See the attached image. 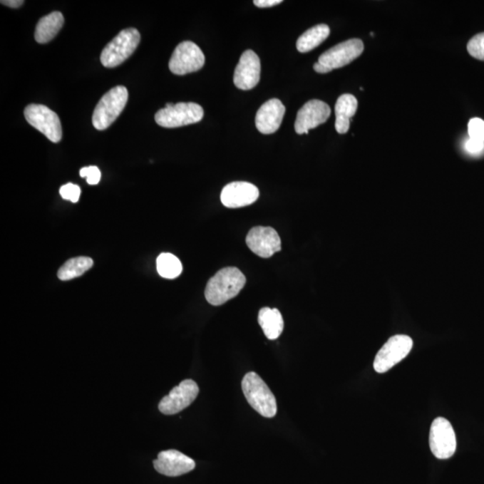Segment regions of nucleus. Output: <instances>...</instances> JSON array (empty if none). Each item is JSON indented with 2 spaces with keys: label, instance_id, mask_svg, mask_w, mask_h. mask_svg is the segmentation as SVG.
I'll list each match as a JSON object with an SVG mask.
<instances>
[{
  "label": "nucleus",
  "instance_id": "nucleus-1",
  "mask_svg": "<svg viewBox=\"0 0 484 484\" xmlns=\"http://www.w3.org/2000/svg\"><path fill=\"white\" fill-rule=\"evenodd\" d=\"M246 284V277L236 267H225L208 281L205 296L209 304L214 306L225 304L236 297Z\"/></svg>",
  "mask_w": 484,
  "mask_h": 484
},
{
  "label": "nucleus",
  "instance_id": "nucleus-2",
  "mask_svg": "<svg viewBox=\"0 0 484 484\" xmlns=\"http://www.w3.org/2000/svg\"><path fill=\"white\" fill-rule=\"evenodd\" d=\"M242 390L247 401L261 416L273 418L277 413V399L256 372H249L242 379Z\"/></svg>",
  "mask_w": 484,
  "mask_h": 484
},
{
  "label": "nucleus",
  "instance_id": "nucleus-3",
  "mask_svg": "<svg viewBox=\"0 0 484 484\" xmlns=\"http://www.w3.org/2000/svg\"><path fill=\"white\" fill-rule=\"evenodd\" d=\"M140 40V33L135 28L121 31L104 47L101 54L103 67L113 68L123 64L137 50Z\"/></svg>",
  "mask_w": 484,
  "mask_h": 484
},
{
  "label": "nucleus",
  "instance_id": "nucleus-4",
  "mask_svg": "<svg viewBox=\"0 0 484 484\" xmlns=\"http://www.w3.org/2000/svg\"><path fill=\"white\" fill-rule=\"evenodd\" d=\"M128 99V92L125 86H118L107 92L93 111V127L104 130L111 126L126 107Z\"/></svg>",
  "mask_w": 484,
  "mask_h": 484
},
{
  "label": "nucleus",
  "instance_id": "nucleus-5",
  "mask_svg": "<svg viewBox=\"0 0 484 484\" xmlns=\"http://www.w3.org/2000/svg\"><path fill=\"white\" fill-rule=\"evenodd\" d=\"M204 117V109L194 103H167L165 108L155 114L156 123L163 128H175L200 123Z\"/></svg>",
  "mask_w": 484,
  "mask_h": 484
},
{
  "label": "nucleus",
  "instance_id": "nucleus-6",
  "mask_svg": "<svg viewBox=\"0 0 484 484\" xmlns=\"http://www.w3.org/2000/svg\"><path fill=\"white\" fill-rule=\"evenodd\" d=\"M24 113L27 123L43 133L48 140L53 143L61 142V123L53 110L41 104H29L24 109Z\"/></svg>",
  "mask_w": 484,
  "mask_h": 484
},
{
  "label": "nucleus",
  "instance_id": "nucleus-7",
  "mask_svg": "<svg viewBox=\"0 0 484 484\" xmlns=\"http://www.w3.org/2000/svg\"><path fill=\"white\" fill-rule=\"evenodd\" d=\"M413 339L406 335H396L388 340L378 351L374 361V370L378 374H385L410 354Z\"/></svg>",
  "mask_w": 484,
  "mask_h": 484
},
{
  "label": "nucleus",
  "instance_id": "nucleus-8",
  "mask_svg": "<svg viewBox=\"0 0 484 484\" xmlns=\"http://www.w3.org/2000/svg\"><path fill=\"white\" fill-rule=\"evenodd\" d=\"M205 62L201 48L192 41L180 43L174 50L169 61L170 71L173 74L184 76L200 71Z\"/></svg>",
  "mask_w": 484,
  "mask_h": 484
},
{
  "label": "nucleus",
  "instance_id": "nucleus-9",
  "mask_svg": "<svg viewBox=\"0 0 484 484\" xmlns=\"http://www.w3.org/2000/svg\"><path fill=\"white\" fill-rule=\"evenodd\" d=\"M429 441L431 452L438 459L450 458L457 450L455 431L443 417L436 418L431 424Z\"/></svg>",
  "mask_w": 484,
  "mask_h": 484
},
{
  "label": "nucleus",
  "instance_id": "nucleus-10",
  "mask_svg": "<svg viewBox=\"0 0 484 484\" xmlns=\"http://www.w3.org/2000/svg\"><path fill=\"white\" fill-rule=\"evenodd\" d=\"M200 388L192 379H186L175 386L159 403V410L165 416H173L186 409L197 398Z\"/></svg>",
  "mask_w": 484,
  "mask_h": 484
},
{
  "label": "nucleus",
  "instance_id": "nucleus-11",
  "mask_svg": "<svg viewBox=\"0 0 484 484\" xmlns=\"http://www.w3.org/2000/svg\"><path fill=\"white\" fill-rule=\"evenodd\" d=\"M364 51V45L361 40H347L324 52L318 62L332 71L350 64L354 59L360 57Z\"/></svg>",
  "mask_w": 484,
  "mask_h": 484
},
{
  "label": "nucleus",
  "instance_id": "nucleus-12",
  "mask_svg": "<svg viewBox=\"0 0 484 484\" xmlns=\"http://www.w3.org/2000/svg\"><path fill=\"white\" fill-rule=\"evenodd\" d=\"M247 245L256 255L268 259L281 250V239L276 230L272 227H254L246 238Z\"/></svg>",
  "mask_w": 484,
  "mask_h": 484
},
{
  "label": "nucleus",
  "instance_id": "nucleus-13",
  "mask_svg": "<svg viewBox=\"0 0 484 484\" xmlns=\"http://www.w3.org/2000/svg\"><path fill=\"white\" fill-rule=\"evenodd\" d=\"M330 115V107L326 103L319 100L309 101L298 111L294 125L296 133L309 134V130L325 123Z\"/></svg>",
  "mask_w": 484,
  "mask_h": 484
},
{
  "label": "nucleus",
  "instance_id": "nucleus-14",
  "mask_svg": "<svg viewBox=\"0 0 484 484\" xmlns=\"http://www.w3.org/2000/svg\"><path fill=\"white\" fill-rule=\"evenodd\" d=\"M260 59L255 52L248 50L243 52L237 65L233 82L237 88L252 90L257 86L260 80Z\"/></svg>",
  "mask_w": 484,
  "mask_h": 484
},
{
  "label": "nucleus",
  "instance_id": "nucleus-15",
  "mask_svg": "<svg viewBox=\"0 0 484 484\" xmlns=\"http://www.w3.org/2000/svg\"><path fill=\"white\" fill-rule=\"evenodd\" d=\"M156 471L163 475L176 477L192 471L196 463L183 453L170 449L160 452L154 461Z\"/></svg>",
  "mask_w": 484,
  "mask_h": 484
},
{
  "label": "nucleus",
  "instance_id": "nucleus-16",
  "mask_svg": "<svg viewBox=\"0 0 484 484\" xmlns=\"http://www.w3.org/2000/svg\"><path fill=\"white\" fill-rule=\"evenodd\" d=\"M259 197V191L255 185L244 181H236L224 187L221 201L226 207L239 208L253 204Z\"/></svg>",
  "mask_w": 484,
  "mask_h": 484
},
{
  "label": "nucleus",
  "instance_id": "nucleus-17",
  "mask_svg": "<svg viewBox=\"0 0 484 484\" xmlns=\"http://www.w3.org/2000/svg\"><path fill=\"white\" fill-rule=\"evenodd\" d=\"M285 114V107L278 99H271L260 107L256 115L257 130L264 135L273 134L279 130Z\"/></svg>",
  "mask_w": 484,
  "mask_h": 484
},
{
  "label": "nucleus",
  "instance_id": "nucleus-18",
  "mask_svg": "<svg viewBox=\"0 0 484 484\" xmlns=\"http://www.w3.org/2000/svg\"><path fill=\"white\" fill-rule=\"evenodd\" d=\"M358 101L354 96H341L336 103V130L337 133L346 134L350 128L351 118L356 113Z\"/></svg>",
  "mask_w": 484,
  "mask_h": 484
},
{
  "label": "nucleus",
  "instance_id": "nucleus-19",
  "mask_svg": "<svg viewBox=\"0 0 484 484\" xmlns=\"http://www.w3.org/2000/svg\"><path fill=\"white\" fill-rule=\"evenodd\" d=\"M64 24V16L61 12L54 11L45 16L38 22L34 38L38 43L44 44L57 36Z\"/></svg>",
  "mask_w": 484,
  "mask_h": 484
},
{
  "label": "nucleus",
  "instance_id": "nucleus-20",
  "mask_svg": "<svg viewBox=\"0 0 484 484\" xmlns=\"http://www.w3.org/2000/svg\"><path fill=\"white\" fill-rule=\"evenodd\" d=\"M259 323L268 339L276 340L283 333L284 322L277 309H261L259 313Z\"/></svg>",
  "mask_w": 484,
  "mask_h": 484
},
{
  "label": "nucleus",
  "instance_id": "nucleus-21",
  "mask_svg": "<svg viewBox=\"0 0 484 484\" xmlns=\"http://www.w3.org/2000/svg\"><path fill=\"white\" fill-rule=\"evenodd\" d=\"M330 29L326 24H318L311 28L299 38L296 47L301 53L314 50L329 36Z\"/></svg>",
  "mask_w": 484,
  "mask_h": 484
},
{
  "label": "nucleus",
  "instance_id": "nucleus-22",
  "mask_svg": "<svg viewBox=\"0 0 484 484\" xmlns=\"http://www.w3.org/2000/svg\"><path fill=\"white\" fill-rule=\"evenodd\" d=\"M93 261L90 257H78L67 261L63 266L59 268L58 277L62 281L75 279L76 277L83 276L86 271L93 267Z\"/></svg>",
  "mask_w": 484,
  "mask_h": 484
},
{
  "label": "nucleus",
  "instance_id": "nucleus-23",
  "mask_svg": "<svg viewBox=\"0 0 484 484\" xmlns=\"http://www.w3.org/2000/svg\"><path fill=\"white\" fill-rule=\"evenodd\" d=\"M158 271L163 278L174 279L182 273V264L176 256L170 253H162L156 261Z\"/></svg>",
  "mask_w": 484,
  "mask_h": 484
},
{
  "label": "nucleus",
  "instance_id": "nucleus-24",
  "mask_svg": "<svg viewBox=\"0 0 484 484\" xmlns=\"http://www.w3.org/2000/svg\"><path fill=\"white\" fill-rule=\"evenodd\" d=\"M468 51L472 57L484 61V33L476 34L469 41Z\"/></svg>",
  "mask_w": 484,
  "mask_h": 484
},
{
  "label": "nucleus",
  "instance_id": "nucleus-25",
  "mask_svg": "<svg viewBox=\"0 0 484 484\" xmlns=\"http://www.w3.org/2000/svg\"><path fill=\"white\" fill-rule=\"evenodd\" d=\"M468 134L471 139L484 142V121L480 118H473L468 123Z\"/></svg>",
  "mask_w": 484,
  "mask_h": 484
},
{
  "label": "nucleus",
  "instance_id": "nucleus-26",
  "mask_svg": "<svg viewBox=\"0 0 484 484\" xmlns=\"http://www.w3.org/2000/svg\"><path fill=\"white\" fill-rule=\"evenodd\" d=\"M59 194L63 200L71 201L72 203L78 202L80 195H81V189L78 185L73 183L65 184L64 186L59 190Z\"/></svg>",
  "mask_w": 484,
  "mask_h": 484
},
{
  "label": "nucleus",
  "instance_id": "nucleus-27",
  "mask_svg": "<svg viewBox=\"0 0 484 484\" xmlns=\"http://www.w3.org/2000/svg\"><path fill=\"white\" fill-rule=\"evenodd\" d=\"M80 176L86 177L87 183L90 185H96L101 180V172L96 166L85 167L80 170Z\"/></svg>",
  "mask_w": 484,
  "mask_h": 484
},
{
  "label": "nucleus",
  "instance_id": "nucleus-28",
  "mask_svg": "<svg viewBox=\"0 0 484 484\" xmlns=\"http://www.w3.org/2000/svg\"><path fill=\"white\" fill-rule=\"evenodd\" d=\"M465 146L466 151L470 153V154H479L484 148V142L469 138V140L465 143Z\"/></svg>",
  "mask_w": 484,
  "mask_h": 484
},
{
  "label": "nucleus",
  "instance_id": "nucleus-29",
  "mask_svg": "<svg viewBox=\"0 0 484 484\" xmlns=\"http://www.w3.org/2000/svg\"><path fill=\"white\" fill-rule=\"evenodd\" d=\"M281 3H283L282 0H255L254 1V4L261 9L271 8V6L279 5Z\"/></svg>",
  "mask_w": 484,
  "mask_h": 484
},
{
  "label": "nucleus",
  "instance_id": "nucleus-30",
  "mask_svg": "<svg viewBox=\"0 0 484 484\" xmlns=\"http://www.w3.org/2000/svg\"><path fill=\"white\" fill-rule=\"evenodd\" d=\"M24 3L23 0H5V1H1V4L12 9H19Z\"/></svg>",
  "mask_w": 484,
  "mask_h": 484
},
{
  "label": "nucleus",
  "instance_id": "nucleus-31",
  "mask_svg": "<svg viewBox=\"0 0 484 484\" xmlns=\"http://www.w3.org/2000/svg\"><path fill=\"white\" fill-rule=\"evenodd\" d=\"M314 71L316 72L320 73V74H326V73L331 72L329 68H326L325 67V66L319 64V62H316V63H315Z\"/></svg>",
  "mask_w": 484,
  "mask_h": 484
}]
</instances>
